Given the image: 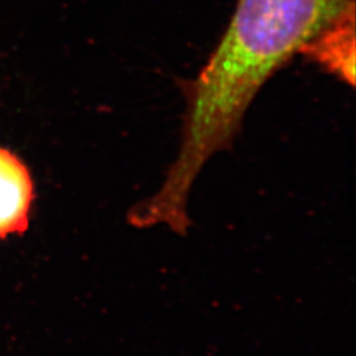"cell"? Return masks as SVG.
Segmentation results:
<instances>
[{"label": "cell", "instance_id": "obj_2", "mask_svg": "<svg viewBox=\"0 0 356 356\" xmlns=\"http://www.w3.org/2000/svg\"><path fill=\"white\" fill-rule=\"evenodd\" d=\"M33 181L26 164L0 147V239L28 229Z\"/></svg>", "mask_w": 356, "mask_h": 356}, {"label": "cell", "instance_id": "obj_1", "mask_svg": "<svg viewBox=\"0 0 356 356\" xmlns=\"http://www.w3.org/2000/svg\"><path fill=\"white\" fill-rule=\"evenodd\" d=\"M350 86L355 83V3L301 51Z\"/></svg>", "mask_w": 356, "mask_h": 356}]
</instances>
